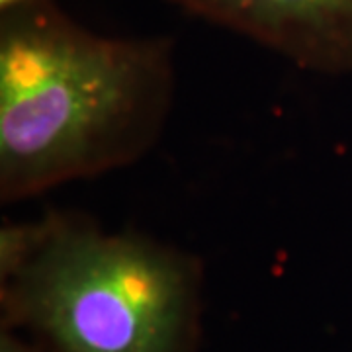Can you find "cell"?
<instances>
[{
	"label": "cell",
	"mask_w": 352,
	"mask_h": 352,
	"mask_svg": "<svg viewBox=\"0 0 352 352\" xmlns=\"http://www.w3.org/2000/svg\"><path fill=\"white\" fill-rule=\"evenodd\" d=\"M175 43L112 38L53 0L0 12V200L139 163L175 104Z\"/></svg>",
	"instance_id": "6da1fadb"
},
{
	"label": "cell",
	"mask_w": 352,
	"mask_h": 352,
	"mask_svg": "<svg viewBox=\"0 0 352 352\" xmlns=\"http://www.w3.org/2000/svg\"><path fill=\"white\" fill-rule=\"evenodd\" d=\"M201 280L182 249L47 214L28 258L0 280L2 325L47 352H194Z\"/></svg>",
	"instance_id": "7a4b0ae2"
},
{
	"label": "cell",
	"mask_w": 352,
	"mask_h": 352,
	"mask_svg": "<svg viewBox=\"0 0 352 352\" xmlns=\"http://www.w3.org/2000/svg\"><path fill=\"white\" fill-rule=\"evenodd\" d=\"M274 51L302 71L352 73V0H164Z\"/></svg>",
	"instance_id": "3957f363"
},
{
	"label": "cell",
	"mask_w": 352,
	"mask_h": 352,
	"mask_svg": "<svg viewBox=\"0 0 352 352\" xmlns=\"http://www.w3.org/2000/svg\"><path fill=\"white\" fill-rule=\"evenodd\" d=\"M0 352H47L36 340L24 339L18 329L2 325L0 331Z\"/></svg>",
	"instance_id": "277c9868"
},
{
	"label": "cell",
	"mask_w": 352,
	"mask_h": 352,
	"mask_svg": "<svg viewBox=\"0 0 352 352\" xmlns=\"http://www.w3.org/2000/svg\"><path fill=\"white\" fill-rule=\"evenodd\" d=\"M32 2H39V0H0V12H8V10H14V8L32 4Z\"/></svg>",
	"instance_id": "5b68a950"
}]
</instances>
